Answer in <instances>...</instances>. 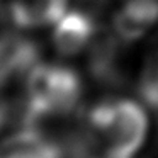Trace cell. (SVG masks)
I'll return each instance as SVG.
<instances>
[{"instance_id": "obj_1", "label": "cell", "mask_w": 158, "mask_h": 158, "mask_svg": "<svg viewBox=\"0 0 158 158\" xmlns=\"http://www.w3.org/2000/svg\"><path fill=\"white\" fill-rule=\"evenodd\" d=\"M148 133L143 104L109 97L83 114V131L73 158H134Z\"/></svg>"}, {"instance_id": "obj_2", "label": "cell", "mask_w": 158, "mask_h": 158, "mask_svg": "<svg viewBox=\"0 0 158 158\" xmlns=\"http://www.w3.org/2000/svg\"><path fill=\"white\" fill-rule=\"evenodd\" d=\"M83 80L78 72L61 63L39 61L24 80L22 126L36 119L68 117L80 112Z\"/></svg>"}, {"instance_id": "obj_3", "label": "cell", "mask_w": 158, "mask_h": 158, "mask_svg": "<svg viewBox=\"0 0 158 158\" xmlns=\"http://www.w3.org/2000/svg\"><path fill=\"white\" fill-rule=\"evenodd\" d=\"M127 43L121 41L109 29H100L99 36L87 55V68L89 75L97 85L102 87H123L127 82Z\"/></svg>"}, {"instance_id": "obj_4", "label": "cell", "mask_w": 158, "mask_h": 158, "mask_svg": "<svg viewBox=\"0 0 158 158\" xmlns=\"http://www.w3.org/2000/svg\"><path fill=\"white\" fill-rule=\"evenodd\" d=\"M99 17L92 9H68L65 15L53 26L51 46L61 58H73L89 51L99 36Z\"/></svg>"}, {"instance_id": "obj_5", "label": "cell", "mask_w": 158, "mask_h": 158, "mask_svg": "<svg viewBox=\"0 0 158 158\" xmlns=\"http://www.w3.org/2000/svg\"><path fill=\"white\" fill-rule=\"evenodd\" d=\"M110 31L133 44L158 24V0H109Z\"/></svg>"}, {"instance_id": "obj_6", "label": "cell", "mask_w": 158, "mask_h": 158, "mask_svg": "<svg viewBox=\"0 0 158 158\" xmlns=\"http://www.w3.org/2000/svg\"><path fill=\"white\" fill-rule=\"evenodd\" d=\"M39 63V46L21 32L0 34V90L26 80Z\"/></svg>"}, {"instance_id": "obj_7", "label": "cell", "mask_w": 158, "mask_h": 158, "mask_svg": "<svg viewBox=\"0 0 158 158\" xmlns=\"http://www.w3.org/2000/svg\"><path fill=\"white\" fill-rule=\"evenodd\" d=\"M63 148L31 126H21L0 141V158H65Z\"/></svg>"}, {"instance_id": "obj_8", "label": "cell", "mask_w": 158, "mask_h": 158, "mask_svg": "<svg viewBox=\"0 0 158 158\" xmlns=\"http://www.w3.org/2000/svg\"><path fill=\"white\" fill-rule=\"evenodd\" d=\"M68 9V0H10L9 17L21 31H39L55 26Z\"/></svg>"}, {"instance_id": "obj_9", "label": "cell", "mask_w": 158, "mask_h": 158, "mask_svg": "<svg viewBox=\"0 0 158 158\" xmlns=\"http://www.w3.org/2000/svg\"><path fill=\"white\" fill-rule=\"evenodd\" d=\"M136 92L141 102L158 114V49L144 60L138 75Z\"/></svg>"}, {"instance_id": "obj_10", "label": "cell", "mask_w": 158, "mask_h": 158, "mask_svg": "<svg viewBox=\"0 0 158 158\" xmlns=\"http://www.w3.org/2000/svg\"><path fill=\"white\" fill-rule=\"evenodd\" d=\"M12 116H14V109H12L10 102L5 97L0 95V131L10 123Z\"/></svg>"}, {"instance_id": "obj_11", "label": "cell", "mask_w": 158, "mask_h": 158, "mask_svg": "<svg viewBox=\"0 0 158 158\" xmlns=\"http://www.w3.org/2000/svg\"><path fill=\"white\" fill-rule=\"evenodd\" d=\"M146 158H158V138H156V141L153 143V146H151L150 153L146 155Z\"/></svg>"}, {"instance_id": "obj_12", "label": "cell", "mask_w": 158, "mask_h": 158, "mask_svg": "<svg viewBox=\"0 0 158 158\" xmlns=\"http://www.w3.org/2000/svg\"><path fill=\"white\" fill-rule=\"evenodd\" d=\"M92 7H95V5H100V4H109V0H87Z\"/></svg>"}, {"instance_id": "obj_13", "label": "cell", "mask_w": 158, "mask_h": 158, "mask_svg": "<svg viewBox=\"0 0 158 158\" xmlns=\"http://www.w3.org/2000/svg\"><path fill=\"white\" fill-rule=\"evenodd\" d=\"M70 158H73V156H70Z\"/></svg>"}]
</instances>
